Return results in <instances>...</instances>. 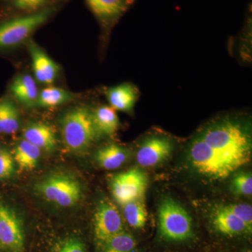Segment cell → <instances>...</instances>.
I'll list each match as a JSON object with an SVG mask.
<instances>
[{
	"mask_svg": "<svg viewBox=\"0 0 252 252\" xmlns=\"http://www.w3.org/2000/svg\"><path fill=\"white\" fill-rule=\"evenodd\" d=\"M127 157V150L115 144H109L99 149L94 155L99 167L108 170H116L122 167Z\"/></svg>",
	"mask_w": 252,
	"mask_h": 252,
	"instance_id": "ac0fdd59",
	"label": "cell"
},
{
	"mask_svg": "<svg viewBox=\"0 0 252 252\" xmlns=\"http://www.w3.org/2000/svg\"><path fill=\"white\" fill-rule=\"evenodd\" d=\"M54 252H86L85 246L77 238H67L56 247Z\"/></svg>",
	"mask_w": 252,
	"mask_h": 252,
	"instance_id": "83f0119b",
	"label": "cell"
},
{
	"mask_svg": "<svg viewBox=\"0 0 252 252\" xmlns=\"http://www.w3.org/2000/svg\"><path fill=\"white\" fill-rule=\"evenodd\" d=\"M61 133L64 145L71 152H86L99 138L94 114L86 107L67 111L61 120Z\"/></svg>",
	"mask_w": 252,
	"mask_h": 252,
	"instance_id": "7a4b0ae2",
	"label": "cell"
},
{
	"mask_svg": "<svg viewBox=\"0 0 252 252\" xmlns=\"http://www.w3.org/2000/svg\"><path fill=\"white\" fill-rule=\"evenodd\" d=\"M232 191L238 195L251 196L252 176L250 172H240L233 176L231 182Z\"/></svg>",
	"mask_w": 252,
	"mask_h": 252,
	"instance_id": "d4e9b609",
	"label": "cell"
},
{
	"mask_svg": "<svg viewBox=\"0 0 252 252\" xmlns=\"http://www.w3.org/2000/svg\"><path fill=\"white\" fill-rule=\"evenodd\" d=\"M94 234L97 245L124 231V222L117 207L110 200H100L94 215Z\"/></svg>",
	"mask_w": 252,
	"mask_h": 252,
	"instance_id": "ba28073f",
	"label": "cell"
},
{
	"mask_svg": "<svg viewBox=\"0 0 252 252\" xmlns=\"http://www.w3.org/2000/svg\"><path fill=\"white\" fill-rule=\"evenodd\" d=\"M74 94L60 88L50 86L39 93L36 106L53 108L72 100Z\"/></svg>",
	"mask_w": 252,
	"mask_h": 252,
	"instance_id": "603a6c76",
	"label": "cell"
},
{
	"mask_svg": "<svg viewBox=\"0 0 252 252\" xmlns=\"http://www.w3.org/2000/svg\"><path fill=\"white\" fill-rule=\"evenodd\" d=\"M174 149L171 139L165 136L153 135L147 137L136 154V160L140 166H157L170 157Z\"/></svg>",
	"mask_w": 252,
	"mask_h": 252,
	"instance_id": "8fae6325",
	"label": "cell"
},
{
	"mask_svg": "<svg viewBox=\"0 0 252 252\" xmlns=\"http://www.w3.org/2000/svg\"><path fill=\"white\" fill-rule=\"evenodd\" d=\"M56 5L34 14L4 18L0 21V50L12 49L23 44L62 7Z\"/></svg>",
	"mask_w": 252,
	"mask_h": 252,
	"instance_id": "3957f363",
	"label": "cell"
},
{
	"mask_svg": "<svg viewBox=\"0 0 252 252\" xmlns=\"http://www.w3.org/2000/svg\"><path fill=\"white\" fill-rule=\"evenodd\" d=\"M123 213L126 221L132 228L140 229L147 223V208L143 198L123 205Z\"/></svg>",
	"mask_w": 252,
	"mask_h": 252,
	"instance_id": "cb8c5ba5",
	"label": "cell"
},
{
	"mask_svg": "<svg viewBox=\"0 0 252 252\" xmlns=\"http://www.w3.org/2000/svg\"><path fill=\"white\" fill-rule=\"evenodd\" d=\"M188 158L190 166L197 173L211 180H225L237 170L198 135L189 144Z\"/></svg>",
	"mask_w": 252,
	"mask_h": 252,
	"instance_id": "5b68a950",
	"label": "cell"
},
{
	"mask_svg": "<svg viewBox=\"0 0 252 252\" xmlns=\"http://www.w3.org/2000/svg\"><path fill=\"white\" fill-rule=\"evenodd\" d=\"M212 223L214 228L222 235L235 236L252 233V228L223 206L214 212Z\"/></svg>",
	"mask_w": 252,
	"mask_h": 252,
	"instance_id": "4fadbf2b",
	"label": "cell"
},
{
	"mask_svg": "<svg viewBox=\"0 0 252 252\" xmlns=\"http://www.w3.org/2000/svg\"><path fill=\"white\" fill-rule=\"evenodd\" d=\"M68 0H5L8 17L39 12L51 7L64 4Z\"/></svg>",
	"mask_w": 252,
	"mask_h": 252,
	"instance_id": "e0dca14e",
	"label": "cell"
},
{
	"mask_svg": "<svg viewBox=\"0 0 252 252\" xmlns=\"http://www.w3.org/2000/svg\"><path fill=\"white\" fill-rule=\"evenodd\" d=\"M159 233L163 240L184 242L194 236L192 219L180 203L171 198L160 202L158 212Z\"/></svg>",
	"mask_w": 252,
	"mask_h": 252,
	"instance_id": "277c9868",
	"label": "cell"
},
{
	"mask_svg": "<svg viewBox=\"0 0 252 252\" xmlns=\"http://www.w3.org/2000/svg\"><path fill=\"white\" fill-rule=\"evenodd\" d=\"M40 154V149L23 140L17 144L14 149V161L21 170H33L37 165Z\"/></svg>",
	"mask_w": 252,
	"mask_h": 252,
	"instance_id": "ffe728a7",
	"label": "cell"
},
{
	"mask_svg": "<svg viewBox=\"0 0 252 252\" xmlns=\"http://www.w3.org/2000/svg\"><path fill=\"white\" fill-rule=\"evenodd\" d=\"M36 190L46 200L61 207L74 206L82 196L79 181L63 173L47 176L36 185Z\"/></svg>",
	"mask_w": 252,
	"mask_h": 252,
	"instance_id": "8992f818",
	"label": "cell"
},
{
	"mask_svg": "<svg viewBox=\"0 0 252 252\" xmlns=\"http://www.w3.org/2000/svg\"><path fill=\"white\" fill-rule=\"evenodd\" d=\"M28 49L36 81L48 85L53 84L59 74V64L34 41H28Z\"/></svg>",
	"mask_w": 252,
	"mask_h": 252,
	"instance_id": "7c38bea8",
	"label": "cell"
},
{
	"mask_svg": "<svg viewBox=\"0 0 252 252\" xmlns=\"http://www.w3.org/2000/svg\"><path fill=\"white\" fill-rule=\"evenodd\" d=\"M23 138L38 148L52 151L56 147V132L51 126L44 123H33L25 128Z\"/></svg>",
	"mask_w": 252,
	"mask_h": 252,
	"instance_id": "9a60e30c",
	"label": "cell"
},
{
	"mask_svg": "<svg viewBox=\"0 0 252 252\" xmlns=\"http://www.w3.org/2000/svg\"><path fill=\"white\" fill-rule=\"evenodd\" d=\"M98 252H138L135 238L126 230L97 245Z\"/></svg>",
	"mask_w": 252,
	"mask_h": 252,
	"instance_id": "7402d4cb",
	"label": "cell"
},
{
	"mask_svg": "<svg viewBox=\"0 0 252 252\" xmlns=\"http://www.w3.org/2000/svg\"><path fill=\"white\" fill-rule=\"evenodd\" d=\"M14 159L9 152L0 151V179L9 178L14 172Z\"/></svg>",
	"mask_w": 252,
	"mask_h": 252,
	"instance_id": "4316f807",
	"label": "cell"
},
{
	"mask_svg": "<svg viewBox=\"0 0 252 252\" xmlns=\"http://www.w3.org/2000/svg\"><path fill=\"white\" fill-rule=\"evenodd\" d=\"M104 32H109L135 4V0H84Z\"/></svg>",
	"mask_w": 252,
	"mask_h": 252,
	"instance_id": "30bf717a",
	"label": "cell"
},
{
	"mask_svg": "<svg viewBox=\"0 0 252 252\" xmlns=\"http://www.w3.org/2000/svg\"><path fill=\"white\" fill-rule=\"evenodd\" d=\"M252 229V207L247 204H228L223 206Z\"/></svg>",
	"mask_w": 252,
	"mask_h": 252,
	"instance_id": "484cf974",
	"label": "cell"
},
{
	"mask_svg": "<svg viewBox=\"0 0 252 252\" xmlns=\"http://www.w3.org/2000/svg\"><path fill=\"white\" fill-rule=\"evenodd\" d=\"M0 247L11 252L24 250L22 223L16 212L2 202H0Z\"/></svg>",
	"mask_w": 252,
	"mask_h": 252,
	"instance_id": "9c48e42d",
	"label": "cell"
},
{
	"mask_svg": "<svg viewBox=\"0 0 252 252\" xmlns=\"http://www.w3.org/2000/svg\"><path fill=\"white\" fill-rule=\"evenodd\" d=\"M197 135L236 170L251 159V127L238 119H219L205 126Z\"/></svg>",
	"mask_w": 252,
	"mask_h": 252,
	"instance_id": "6da1fadb",
	"label": "cell"
},
{
	"mask_svg": "<svg viewBox=\"0 0 252 252\" xmlns=\"http://www.w3.org/2000/svg\"><path fill=\"white\" fill-rule=\"evenodd\" d=\"M94 119L99 135L112 136L117 132L119 120L115 109L110 106H100L94 112Z\"/></svg>",
	"mask_w": 252,
	"mask_h": 252,
	"instance_id": "d6986e66",
	"label": "cell"
},
{
	"mask_svg": "<svg viewBox=\"0 0 252 252\" xmlns=\"http://www.w3.org/2000/svg\"><path fill=\"white\" fill-rule=\"evenodd\" d=\"M148 187V177L140 169H130L111 178L110 189L113 197L123 205L144 198Z\"/></svg>",
	"mask_w": 252,
	"mask_h": 252,
	"instance_id": "52a82bcc",
	"label": "cell"
},
{
	"mask_svg": "<svg viewBox=\"0 0 252 252\" xmlns=\"http://www.w3.org/2000/svg\"><path fill=\"white\" fill-rule=\"evenodd\" d=\"M19 126L20 114L16 104L8 99L0 101V134L16 133Z\"/></svg>",
	"mask_w": 252,
	"mask_h": 252,
	"instance_id": "44dd1931",
	"label": "cell"
},
{
	"mask_svg": "<svg viewBox=\"0 0 252 252\" xmlns=\"http://www.w3.org/2000/svg\"><path fill=\"white\" fill-rule=\"evenodd\" d=\"M110 107L116 111L130 112L138 99L139 91L137 88L130 83L109 88L105 91Z\"/></svg>",
	"mask_w": 252,
	"mask_h": 252,
	"instance_id": "5bb4252c",
	"label": "cell"
},
{
	"mask_svg": "<svg viewBox=\"0 0 252 252\" xmlns=\"http://www.w3.org/2000/svg\"><path fill=\"white\" fill-rule=\"evenodd\" d=\"M13 96L24 105H36L39 90L34 78L29 74H20L15 78L11 85Z\"/></svg>",
	"mask_w": 252,
	"mask_h": 252,
	"instance_id": "2e32d148",
	"label": "cell"
}]
</instances>
